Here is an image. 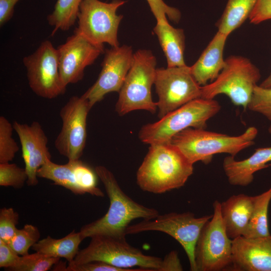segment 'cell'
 <instances>
[{"mask_svg": "<svg viewBox=\"0 0 271 271\" xmlns=\"http://www.w3.org/2000/svg\"><path fill=\"white\" fill-rule=\"evenodd\" d=\"M151 11L157 21L167 19V17L175 23L181 19L180 11L166 5L163 0H147Z\"/></svg>", "mask_w": 271, "mask_h": 271, "instance_id": "obj_34", "label": "cell"}, {"mask_svg": "<svg viewBox=\"0 0 271 271\" xmlns=\"http://www.w3.org/2000/svg\"><path fill=\"white\" fill-rule=\"evenodd\" d=\"M154 84L158 96V116L168 113L186 103L201 98V86L192 75L187 65L157 68Z\"/></svg>", "mask_w": 271, "mask_h": 271, "instance_id": "obj_11", "label": "cell"}, {"mask_svg": "<svg viewBox=\"0 0 271 271\" xmlns=\"http://www.w3.org/2000/svg\"><path fill=\"white\" fill-rule=\"evenodd\" d=\"M20 0H0V26L2 27L12 18L14 7Z\"/></svg>", "mask_w": 271, "mask_h": 271, "instance_id": "obj_38", "label": "cell"}, {"mask_svg": "<svg viewBox=\"0 0 271 271\" xmlns=\"http://www.w3.org/2000/svg\"><path fill=\"white\" fill-rule=\"evenodd\" d=\"M28 175L25 168L9 162L0 163V185L21 188L27 182Z\"/></svg>", "mask_w": 271, "mask_h": 271, "instance_id": "obj_31", "label": "cell"}, {"mask_svg": "<svg viewBox=\"0 0 271 271\" xmlns=\"http://www.w3.org/2000/svg\"><path fill=\"white\" fill-rule=\"evenodd\" d=\"M19 215L13 208H3L0 210V239L8 243L16 233Z\"/></svg>", "mask_w": 271, "mask_h": 271, "instance_id": "obj_33", "label": "cell"}, {"mask_svg": "<svg viewBox=\"0 0 271 271\" xmlns=\"http://www.w3.org/2000/svg\"><path fill=\"white\" fill-rule=\"evenodd\" d=\"M271 200V187L262 193L253 196V209L247 229L242 236L247 238L270 235L268 210Z\"/></svg>", "mask_w": 271, "mask_h": 271, "instance_id": "obj_25", "label": "cell"}, {"mask_svg": "<svg viewBox=\"0 0 271 271\" xmlns=\"http://www.w3.org/2000/svg\"><path fill=\"white\" fill-rule=\"evenodd\" d=\"M257 0H228L216 24L218 31L228 36L250 17Z\"/></svg>", "mask_w": 271, "mask_h": 271, "instance_id": "obj_23", "label": "cell"}, {"mask_svg": "<svg viewBox=\"0 0 271 271\" xmlns=\"http://www.w3.org/2000/svg\"><path fill=\"white\" fill-rule=\"evenodd\" d=\"M23 62L29 86L37 95L51 99L65 93L67 86L60 76L57 50L50 41L42 42Z\"/></svg>", "mask_w": 271, "mask_h": 271, "instance_id": "obj_12", "label": "cell"}, {"mask_svg": "<svg viewBox=\"0 0 271 271\" xmlns=\"http://www.w3.org/2000/svg\"><path fill=\"white\" fill-rule=\"evenodd\" d=\"M21 256L9 244L0 239V267L10 270L19 262Z\"/></svg>", "mask_w": 271, "mask_h": 271, "instance_id": "obj_37", "label": "cell"}, {"mask_svg": "<svg viewBox=\"0 0 271 271\" xmlns=\"http://www.w3.org/2000/svg\"><path fill=\"white\" fill-rule=\"evenodd\" d=\"M125 3L122 0L109 3L83 0L77 14L78 27L74 31L100 48H104V43L111 47L119 46L117 31L123 16L117 15L116 11Z\"/></svg>", "mask_w": 271, "mask_h": 271, "instance_id": "obj_10", "label": "cell"}, {"mask_svg": "<svg viewBox=\"0 0 271 271\" xmlns=\"http://www.w3.org/2000/svg\"><path fill=\"white\" fill-rule=\"evenodd\" d=\"M221 109L214 99L198 98L168 113L154 123L140 129V140L149 145L170 143L180 131L189 128L205 129L207 122Z\"/></svg>", "mask_w": 271, "mask_h": 271, "instance_id": "obj_5", "label": "cell"}, {"mask_svg": "<svg viewBox=\"0 0 271 271\" xmlns=\"http://www.w3.org/2000/svg\"><path fill=\"white\" fill-rule=\"evenodd\" d=\"M82 1H57L53 12L47 17L49 24L54 28L52 36L59 30L68 31L74 25Z\"/></svg>", "mask_w": 271, "mask_h": 271, "instance_id": "obj_26", "label": "cell"}, {"mask_svg": "<svg viewBox=\"0 0 271 271\" xmlns=\"http://www.w3.org/2000/svg\"><path fill=\"white\" fill-rule=\"evenodd\" d=\"M13 125L4 116H0V163L12 161L19 150L13 138Z\"/></svg>", "mask_w": 271, "mask_h": 271, "instance_id": "obj_30", "label": "cell"}, {"mask_svg": "<svg viewBox=\"0 0 271 271\" xmlns=\"http://www.w3.org/2000/svg\"><path fill=\"white\" fill-rule=\"evenodd\" d=\"M259 86L263 88H271V72Z\"/></svg>", "mask_w": 271, "mask_h": 271, "instance_id": "obj_39", "label": "cell"}, {"mask_svg": "<svg viewBox=\"0 0 271 271\" xmlns=\"http://www.w3.org/2000/svg\"><path fill=\"white\" fill-rule=\"evenodd\" d=\"M257 134L258 129L254 126L248 127L242 134L236 136L189 127L174 136L170 143L192 164L201 161L207 164L217 154L235 157L253 145Z\"/></svg>", "mask_w": 271, "mask_h": 271, "instance_id": "obj_4", "label": "cell"}, {"mask_svg": "<svg viewBox=\"0 0 271 271\" xmlns=\"http://www.w3.org/2000/svg\"><path fill=\"white\" fill-rule=\"evenodd\" d=\"M220 202L213 204L212 218L202 228L195 249L196 271H220L229 268L232 240L226 232L221 214Z\"/></svg>", "mask_w": 271, "mask_h": 271, "instance_id": "obj_9", "label": "cell"}, {"mask_svg": "<svg viewBox=\"0 0 271 271\" xmlns=\"http://www.w3.org/2000/svg\"><path fill=\"white\" fill-rule=\"evenodd\" d=\"M65 271H129L128 269L117 267L101 261H91L74 264L68 263Z\"/></svg>", "mask_w": 271, "mask_h": 271, "instance_id": "obj_35", "label": "cell"}, {"mask_svg": "<svg viewBox=\"0 0 271 271\" xmlns=\"http://www.w3.org/2000/svg\"><path fill=\"white\" fill-rule=\"evenodd\" d=\"M193 173V164L170 143L150 145L137 173L143 191L162 194L183 186Z\"/></svg>", "mask_w": 271, "mask_h": 271, "instance_id": "obj_2", "label": "cell"}, {"mask_svg": "<svg viewBox=\"0 0 271 271\" xmlns=\"http://www.w3.org/2000/svg\"><path fill=\"white\" fill-rule=\"evenodd\" d=\"M88 246L79 250L69 263L79 264L101 261L129 271H169L165 257L145 254L140 249L130 245L126 239L105 235L90 237Z\"/></svg>", "mask_w": 271, "mask_h": 271, "instance_id": "obj_3", "label": "cell"}, {"mask_svg": "<svg viewBox=\"0 0 271 271\" xmlns=\"http://www.w3.org/2000/svg\"><path fill=\"white\" fill-rule=\"evenodd\" d=\"M13 125L22 146V157L28 175L26 183L28 186H35L38 183V170L51 160L47 147V137L38 121H33L29 125L15 121Z\"/></svg>", "mask_w": 271, "mask_h": 271, "instance_id": "obj_16", "label": "cell"}, {"mask_svg": "<svg viewBox=\"0 0 271 271\" xmlns=\"http://www.w3.org/2000/svg\"><path fill=\"white\" fill-rule=\"evenodd\" d=\"M133 54L131 47L127 45L106 50L97 80L82 95L91 107L106 94L119 92L130 68Z\"/></svg>", "mask_w": 271, "mask_h": 271, "instance_id": "obj_14", "label": "cell"}, {"mask_svg": "<svg viewBox=\"0 0 271 271\" xmlns=\"http://www.w3.org/2000/svg\"><path fill=\"white\" fill-rule=\"evenodd\" d=\"M59 259L36 251L34 253L22 255L17 264L10 270L47 271L58 263Z\"/></svg>", "mask_w": 271, "mask_h": 271, "instance_id": "obj_29", "label": "cell"}, {"mask_svg": "<svg viewBox=\"0 0 271 271\" xmlns=\"http://www.w3.org/2000/svg\"><path fill=\"white\" fill-rule=\"evenodd\" d=\"M249 19L255 25L271 20V0H257Z\"/></svg>", "mask_w": 271, "mask_h": 271, "instance_id": "obj_36", "label": "cell"}, {"mask_svg": "<svg viewBox=\"0 0 271 271\" xmlns=\"http://www.w3.org/2000/svg\"><path fill=\"white\" fill-rule=\"evenodd\" d=\"M212 215L197 217L192 212H170L159 214L153 219H143L130 225L126 234L156 231L165 233L176 239L187 255L191 270L196 271L195 249L201 230Z\"/></svg>", "mask_w": 271, "mask_h": 271, "instance_id": "obj_8", "label": "cell"}, {"mask_svg": "<svg viewBox=\"0 0 271 271\" xmlns=\"http://www.w3.org/2000/svg\"><path fill=\"white\" fill-rule=\"evenodd\" d=\"M234 271H271V235L232 240V255L229 267Z\"/></svg>", "mask_w": 271, "mask_h": 271, "instance_id": "obj_17", "label": "cell"}, {"mask_svg": "<svg viewBox=\"0 0 271 271\" xmlns=\"http://www.w3.org/2000/svg\"><path fill=\"white\" fill-rule=\"evenodd\" d=\"M56 49L60 76L66 86L81 80L85 68L104 53V48L94 44L76 31Z\"/></svg>", "mask_w": 271, "mask_h": 271, "instance_id": "obj_15", "label": "cell"}, {"mask_svg": "<svg viewBox=\"0 0 271 271\" xmlns=\"http://www.w3.org/2000/svg\"><path fill=\"white\" fill-rule=\"evenodd\" d=\"M83 239L80 231L74 230L60 239L48 236L39 240L32 246V249L50 256L64 258L69 262L76 256L79 250V246Z\"/></svg>", "mask_w": 271, "mask_h": 271, "instance_id": "obj_22", "label": "cell"}, {"mask_svg": "<svg viewBox=\"0 0 271 271\" xmlns=\"http://www.w3.org/2000/svg\"><path fill=\"white\" fill-rule=\"evenodd\" d=\"M156 58L151 51L139 50L133 54L130 68L119 91L115 110L119 115L142 109L152 113L157 109L152 97Z\"/></svg>", "mask_w": 271, "mask_h": 271, "instance_id": "obj_7", "label": "cell"}, {"mask_svg": "<svg viewBox=\"0 0 271 271\" xmlns=\"http://www.w3.org/2000/svg\"><path fill=\"white\" fill-rule=\"evenodd\" d=\"M253 196L234 195L220 203L222 218L228 237L232 240L243 236L252 215Z\"/></svg>", "mask_w": 271, "mask_h": 271, "instance_id": "obj_20", "label": "cell"}, {"mask_svg": "<svg viewBox=\"0 0 271 271\" xmlns=\"http://www.w3.org/2000/svg\"><path fill=\"white\" fill-rule=\"evenodd\" d=\"M37 177L51 180L55 185L62 186L75 194H85L77 183L71 160H68V162L64 165L57 164L49 160L39 169Z\"/></svg>", "mask_w": 271, "mask_h": 271, "instance_id": "obj_24", "label": "cell"}, {"mask_svg": "<svg viewBox=\"0 0 271 271\" xmlns=\"http://www.w3.org/2000/svg\"><path fill=\"white\" fill-rule=\"evenodd\" d=\"M228 37L217 31L198 59L190 66L192 75L200 86L214 80L223 68V55Z\"/></svg>", "mask_w": 271, "mask_h": 271, "instance_id": "obj_19", "label": "cell"}, {"mask_svg": "<svg viewBox=\"0 0 271 271\" xmlns=\"http://www.w3.org/2000/svg\"><path fill=\"white\" fill-rule=\"evenodd\" d=\"M95 171L104 186L109 206L104 215L81 228L83 239L95 235L126 239L127 228L132 220L153 219L159 214L156 209L139 204L126 195L112 173L106 167L98 166Z\"/></svg>", "mask_w": 271, "mask_h": 271, "instance_id": "obj_1", "label": "cell"}, {"mask_svg": "<svg viewBox=\"0 0 271 271\" xmlns=\"http://www.w3.org/2000/svg\"><path fill=\"white\" fill-rule=\"evenodd\" d=\"M91 108L82 95L73 96L60 111L62 127L54 145L68 160H78L83 154L87 138V117Z\"/></svg>", "mask_w": 271, "mask_h": 271, "instance_id": "obj_13", "label": "cell"}, {"mask_svg": "<svg viewBox=\"0 0 271 271\" xmlns=\"http://www.w3.org/2000/svg\"><path fill=\"white\" fill-rule=\"evenodd\" d=\"M247 109L262 115L271 121V88L256 86Z\"/></svg>", "mask_w": 271, "mask_h": 271, "instance_id": "obj_32", "label": "cell"}, {"mask_svg": "<svg viewBox=\"0 0 271 271\" xmlns=\"http://www.w3.org/2000/svg\"><path fill=\"white\" fill-rule=\"evenodd\" d=\"M73 161L77 183L84 193L96 197H103L104 194L97 186V175L94 170L79 159Z\"/></svg>", "mask_w": 271, "mask_h": 271, "instance_id": "obj_27", "label": "cell"}, {"mask_svg": "<svg viewBox=\"0 0 271 271\" xmlns=\"http://www.w3.org/2000/svg\"><path fill=\"white\" fill-rule=\"evenodd\" d=\"M153 31L166 58L167 67L186 65L184 60L185 37L184 30L170 25L167 19L157 21Z\"/></svg>", "mask_w": 271, "mask_h": 271, "instance_id": "obj_21", "label": "cell"}, {"mask_svg": "<svg viewBox=\"0 0 271 271\" xmlns=\"http://www.w3.org/2000/svg\"><path fill=\"white\" fill-rule=\"evenodd\" d=\"M268 132L271 134V124H270V126L268 127Z\"/></svg>", "mask_w": 271, "mask_h": 271, "instance_id": "obj_40", "label": "cell"}, {"mask_svg": "<svg viewBox=\"0 0 271 271\" xmlns=\"http://www.w3.org/2000/svg\"><path fill=\"white\" fill-rule=\"evenodd\" d=\"M268 165H269V167H271V163H269Z\"/></svg>", "mask_w": 271, "mask_h": 271, "instance_id": "obj_41", "label": "cell"}, {"mask_svg": "<svg viewBox=\"0 0 271 271\" xmlns=\"http://www.w3.org/2000/svg\"><path fill=\"white\" fill-rule=\"evenodd\" d=\"M40 237L39 229L32 224H26L21 229H18L15 234L8 243L19 255L28 254L29 249L36 243Z\"/></svg>", "mask_w": 271, "mask_h": 271, "instance_id": "obj_28", "label": "cell"}, {"mask_svg": "<svg viewBox=\"0 0 271 271\" xmlns=\"http://www.w3.org/2000/svg\"><path fill=\"white\" fill-rule=\"evenodd\" d=\"M271 147L258 148L249 157L241 161L229 155L223 161V168L230 184L247 186L253 180L255 172L269 166Z\"/></svg>", "mask_w": 271, "mask_h": 271, "instance_id": "obj_18", "label": "cell"}, {"mask_svg": "<svg viewBox=\"0 0 271 271\" xmlns=\"http://www.w3.org/2000/svg\"><path fill=\"white\" fill-rule=\"evenodd\" d=\"M260 77L259 70L249 59L230 56L225 59V65L217 77L201 86V98L211 99L225 94L234 105L246 110Z\"/></svg>", "mask_w": 271, "mask_h": 271, "instance_id": "obj_6", "label": "cell"}]
</instances>
